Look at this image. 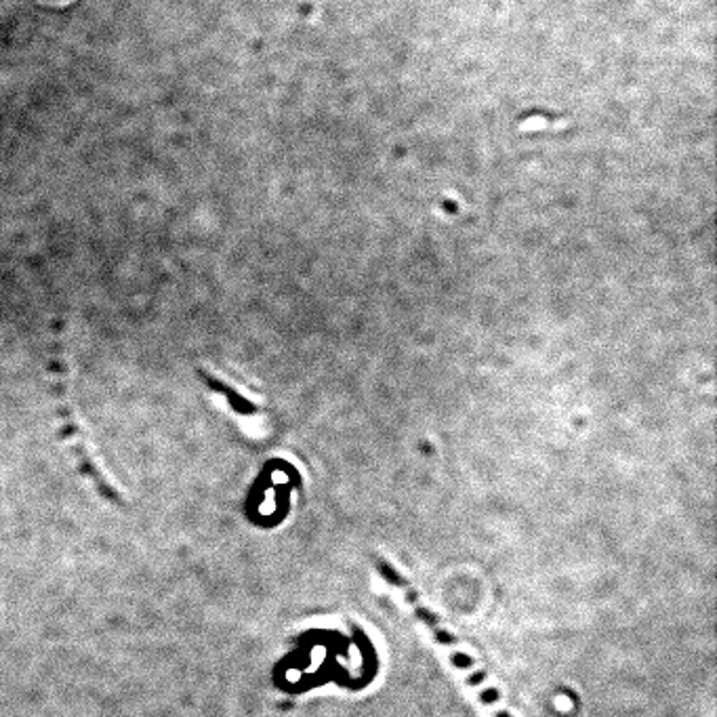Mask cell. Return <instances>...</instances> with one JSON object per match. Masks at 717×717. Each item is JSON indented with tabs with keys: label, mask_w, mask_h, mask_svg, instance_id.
<instances>
[{
	"label": "cell",
	"mask_w": 717,
	"mask_h": 717,
	"mask_svg": "<svg viewBox=\"0 0 717 717\" xmlns=\"http://www.w3.org/2000/svg\"><path fill=\"white\" fill-rule=\"evenodd\" d=\"M55 375H57V393H59V412H62V423H64V436L76 457V463H78V469L80 473H85L89 480L97 486L99 495H103L105 499L109 501H116V503H121V495H118V490L112 486V482L105 480V475L101 473L99 465L95 463L93 454L89 452V446L85 442V434L78 425V416L74 414V410L70 408V402H68V393H66V381H64V366L59 364L55 369Z\"/></svg>",
	"instance_id": "obj_1"
}]
</instances>
